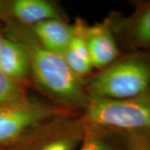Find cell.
I'll return each mask as SVG.
<instances>
[{
	"instance_id": "7c38bea8",
	"label": "cell",
	"mask_w": 150,
	"mask_h": 150,
	"mask_svg": "<svg viewBox=\"0 0 150 150\" xmlns=\"http://www.w3.org/2000/svg\"><path fill=\"white\" fill-rule=\"evenodd\" d=\"M111 133L106 129L85 124L83 138L77 150H119L111 137Z\"/></svg>"
},
{
	"instance_id": "9a60e30c",
	"label": "cell",
	"mask_w": 150,
	"mask_h": 150,
	"mask_svg": "<svg viewBox=\"0 0 150 150\" xmlns=\"http://www.w3.org/2000/svg\"><path fill=\"white\" fill-rule=\"evenodd\" d=\"M4 40H5V38L4 37V36L1 34V33H0V54H1V51H2L3 47H4Z\"/></svg>"
},
{
	"instance_id": "8992f818",
	"label": "cell",
	"mask_w": 150,
	"mask_h": 150,
	"mask_svg": "<svg viewBox=\"0 0 150 150\" xmlns=\"http://www.w3.org/2000/svg\"><path fill=\"white\" fill-rule=\"evenodd\" d=\"M110 17L116 40L131 49L150 51V1L137 2L128 17Z\"/></svg>"
},
{
	"instance_id": "7a4b0ae2",
	"label": "cell",
	"mask_w": 150,
	"mask_h": 150,
	"mask_svg": "<svg viewBox=\"0 0 150 150\" xmlns=\"http://www.w3.org/2000/svg\"><path fill=\"white\" fill-rule=\"evenodd\" d=\"M89 98L126 99L150 91V51L122 55L86 84Z\"/></svg>"
},
{
	"instance_id": "277c9868",
	"label": "cell",
	"mask_w": 150,
	"mask_h": 150,
	"mask_svg": "<svg viewBox=\"0 0 150 150\" xmlns=\"http://www.w3.org/2000/svg\"><path fill=\"white\" fill-rule=\"evenodd\" d=\"M61 113L56 108L28 98L0 108V150H12L38 126Z\"/></svg>"
},
{
	"instance_id": "9c48e42d",
	"label": "cell",
	"mask_w": 150,
	"mask_h": 150,
	"mask_svg": "<svg viewBox=\"0 0 150 150\" xmlns=\"http://www.w3.org/2000/svg\"><path fill=\"white\" fill-rule=\"evenodd\" d=\"M28 28L43 47L61 56L69 47L74 33L73 25L62 18L48 19Z\"/></svg>"
},
{
	"instance_id": "4fadbf2b",
	"label": "cell",
	"mask_w": 150,
	"mask_h": 150,
	"mask_svg": "<svg viewBox=\"0 0 150 150\" xmlns=\"http://www.w3.org/2000/svg\"><path fill=\"white\" fill-rule=\"evenodd\" d=\"M28 98L23 83L11 79L0 70V108L21 102Z\"/></svg>"
},
{
	"instance_id": "30bf717a",
	"label": "cell",
	"mask_w": 150,
	"mask_h": 150,
	"mask_svg": "<svg viewBox=\"0 0 150 150\" xmlns=\"http://www.w3.org/2000/svg\"><path fill=\"white\" fill-rule=\"evenodd\" d=\"M74 27L73 37L63 58L70 69L80 79L91 73L93 68L88 48L86 42L85 30L87 24L83 19L78 18Z\"/></svg>"
},
{
	"instance_id": "8fae6325",
	"label": "cell",
	"mask_w": 150,
	"mask_h": 150,
	"mask_svg": "<svg viewBox=\"0 0 150 150\" xmlns=\"http://www.w3.org/2000/svg\"><path fill=\"white\" fill-rule=\"evenodd\" d=\"M0 70L20 83H23L30 74L29 59L25 49L20 43L9 38H5L0 54Z\"/></svg>"
},
{
	"instance_id": "6da1fadb",
	"label": "cell",
	"mask_w": 150,
	"mask_h": 150,
	"mask_svg": "<svg viewBox=\"0 0 150 150\" xmlns=\"http://www.w3.org/2000/svg\"><path fill=\"white\" fill-rule=\"evenodd\" d=\"M8 33L9 38L25 49L30 74L44 93L61 105L85 109L89 101L85 84L70 69L63 56L43 47L28 28L12 23Z\"/></svg>"
},
{
	"instance_id": "5b68a950",
	"label": "cell",
	"mask_w": 150,
	"mask_h": 150,
	"mask_svg": "<svg viewBox=\"0 0 150 150\" xmlns=\"http://www.w3.org/2000/svg\"><path fill=\"white\" fill-rule=\"evenodd\" d=\"M85 124L63 113L43 123L12 150H77Z\"/></svg>"
},
{
	"instance_id": "3957f363",
	"label": "cell",
	"mask_w": 150,
	"mask_h": 150,
	"mask_svg": "<svg viewBox=\"0 0 150 150\" xmlns=\"http://www.w3.org/2000/svg\"><path fill=\"white\" fill-rule=\"evenodd\" d=\"M80 118L85 124L119 134H150V91L126 99L89 98Z\"/></svg>"
},
{
	"instance_id": "52a82bcc",
	"label": "cell",
	"mask_w": 150,
	"mask_h": 150,
	"mask_svg": "<svg viewBox=\"0 0 150 150\" xmlns=\"http://www.w3.org/2000/svg\"><path fill=\"white\" fill-rule=\"evenodd\" d=\"M85 37L93 69H103L122 56L112 31L111 17L102 23L87 25Z\"/></svg>"
},
{
	"instance_id": "5bb4252c",
	"label": "cell",
	"mask_w": 150,
	"mask_h": 150,
	"mask_svg": "<svg viewBox=\"0 0 150 150\" xmlns=\"http://www.w3.org/2000/svg\"><path fill=\"white\" fill-rule=\"evenodd\" d=\"M127 150H150V134L135 133L121 135Z\"/></svg>"
},
{
	"instance_id": "ba28073f",
	"label": "cell",
	"mask_w": 150,
	"mask_h": 150,
	"mask_svg": "<svg viewBox=\"0 0 150 150\" xmlns=\"http://www.w3.org/2000/svg\"><path fill=\"white\" fill-rule=\"evenodd\" d=\"M4 9L18 24L28 28L48 19L62 18L58 8L47 0H13L6 4Z\"/></svg>"
}]
</instances>
